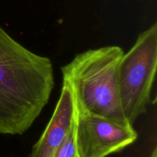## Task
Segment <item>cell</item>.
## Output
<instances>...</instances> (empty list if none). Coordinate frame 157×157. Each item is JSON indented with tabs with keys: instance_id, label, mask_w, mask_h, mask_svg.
<instances>
[{
	"instance_id": "obj_1",
	"label": "cell",
	"mask_w": 157,
	"mask_h": 157,
	"mask_svg": "<svg viewBox=\"0 0 157 157\" xmlns=\"http://www.w3.org/2000/svg\"><path fill=\"white\" fill-rule=\"evenodd\" d=\"M54 85L51 60L25 48L0 25V133L27 131L48 103Z\"/></svg>"
},
{
	"instance_id": "obj_2",
	"label": "cell",
	"mask_w": 157,
	"mask_h": 157,
	"mask_svg": "<svg viewBox=\"0 0 157 157\" xmlns=\"http://www.w3.org/2000/svg\"><path fill=\"white\" fill-rule=\"evenodd\" d=\"M124 54L119 46L90 49L61 67L63 83L70 89L77 110L131 124L123 112L118 85V69Z\"/></svg>"
},
{
	"instance_id": "obj_3",
	"label": "cell",
	"mask_w": 157,
	"mask_h": 157,
	"mask_svg": "<svg viewBox=\"0 0 157 157\" xmlns=\"http://www.w3.org/2000/svg\"><path fill=\"white\" fill-rule=\"evenodd\" d=\"M157 66V23L141 32L118 69V85L123 112L133 124L147 112Z\"/></svg>"
},
{
	"instance_id": "obj_4",
	"label": "cell",
	"mask_w": 157,
	"mask_h": 157,
	"mask_svg": "<svg viewBox=\"0 0 157 157\" xmlns=\"http://www.w3.org/2000/svg\"><path fill=\"white\" fill-rule=\"evenodd\" d=\"M137 136L132 124H119L75 107V143L79 157H106L133 144Z\"/></svg>"
},
{
	"instance_id": "obj_5",
	"label": "cell",
	"mask_w": 157,
	"mask_h": 157,
	"mask_svg": "<svg viewBox=\"0 0 157 157\" xmlns=\"http://www.w3.org/2000/svg\"><path fill=\"white\" fill-rule=\"evenodd\" d=\"M75 112L71 92L63 83L61 96L52 118L29 157H53L71 127Z\"/></svg>"
},
{
	"instance_id": "obj_6",
	"label": "cell",
	"mask_w": 157,
	"mask_h": 157,
	"mask_svg": "<svg viewBox=\"0 0 157 157\" xmlns=\"http://www.w3.org/2000/svg\"><path fill=\"white\" fill-rule=\"evenodd\" d=\"M53 157H79L75 143V112L71 127Z\"/></svg>"
},
{
	"instance_id": "obj_7",
	"label": "cell",
	"mask_w": 157,
	"mask_h": 157,
	"mask_svg": "<svg viewBox=\"0 0 157 157\" xmlns=\"http://www.w3.org/2000/svg\"><path fill=\"white\" fill-rule=\"evenodd\" d=\"M150 157H157V150H156V147H155L154 150H153V151L152 152L151 156H150Z\"/></svg>"
}]
</instances>
